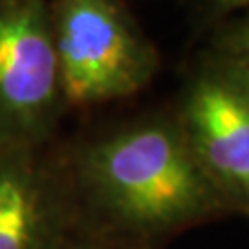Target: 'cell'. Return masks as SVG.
<instances>
[{"label":"cell","mask_w":249,"mask_h":249,"mask_svg":"<svg viewBox=\"0 0 249 249\" xmlns=\"http://www.w3.org/2000/svg\"><path fill=\"white\" fill-rule=\"evenodd\" d=\"M203 63L249 94V11L216 26Z\"/></svg>","instance_id":"cell-6"},{"label":"cell","mask_w":249,"mask_h":249,"mask_svg":"<svg viewBox=\"0 0 249 249\" xmlns=\"http://www.w3.org/2000/svg\"><path fill=\"white\" fill-rule=\"evenodd\" d=\"M178 120L225 207L249 213V94L203 63L185 87Z\"/></svg>","instance_id":"cell-4"},{"label":"cell","mask_w":249,"mask_h":249,"mask_svg":"<svg viewBox=\"0 0 249 249\" xmlns=\"http://www.w3.org/2000/svg\"><path fill=\"white\" fill-rule=\"evenodd\" d=\"M65 109L50 0H0V148L39 150Z\"/></svg>","instance_id":"cell-3"},{"label":"cell","mask_w":249,"mask_h":249,"mask_svg":"<svg viewBox=\"0 0 249 249\" xmlns=\"http://www.w3.org/2000/svg\"><path fill=\"white\" fill-rule=\"evenodd\" d=\"M201 17L205 24H222L232 17H238L249 11V0H203Z\"/></svg>","instance_id":"cell-7"},{"label":"cell","mask_w":249,"mask_h":249,"mask_svg":"<svg viewBox=\"0 0 249 249\" xmlns=\"http://www.w3.org/2000/svg\"><path fill=\"white\" fill-rule=\"evenodd\" d=\"M74 172L87 201L116 229L159 238L225 209L178 116H151L81 146Z\"/></svg>","instance_id":"cell-1"},{"label":"cell","mask_w":249,"mask_h":249,"mask_svg":"<svg viewBox=\"0 0 249 249\" xmlns=\"http://www.w3.org/2000/svg\"><path fill=\"white\" fill-rule=\"evenodd\" d=\"M65 106L129 98L151 83L160 57L122 0H50Z\"/></svg>","instance_id":"cell-2"},{"label":"cell","mask_w":249,"mask_h":249,"mask_svg":"<svg viewBox=\"0 0 249 249\" xmlns=\"http://www.w3.org/2000/svg\"><path fill=\"white\" fill-rule=\"evenodd\" d=\"M55 197L37 150L0 148V249H50Z\"/></svg>","instance_id":"cell-5"},{"label":"cell","mask_w":249,"mask_h":249,"mask_svg":"<svg viewBox=\"0 0 249 249\" xmlns=\"http://www.w3.org/2000/svg\"><path fill=\"white\" fill-rule=\"evenodd\" d=\"M78 249H104V248H78Z\"/></svg>","instance_id":"cell-8"}]
</instances>
